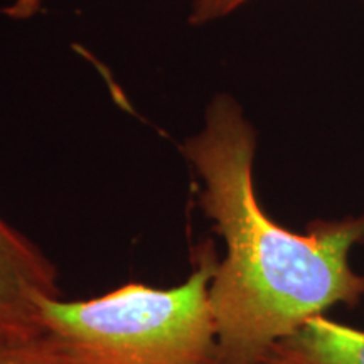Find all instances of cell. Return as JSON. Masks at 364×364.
Segmentation results:
<instances>
[{"label":"cell","instance_id":"3957f363","mask_svg":"<svg viewBox=\"0 0 364 364\" xmlns=\"http://www.w3.org/2000/svg\"><path fill=\"white\" fill-rule=\"evenodd\" d=\"M59 297L58 268L0 218V346L44 338L41 302Z\"/></svg>","mask_w":364,"mask_h":364},{"label":"cell","instance_id":"7a4b0ae2","mask_svg":"<svg viewBox=\"0 0 364 364\" xmlns=\"http://www.w3.org/2000/svg\"><path fill=\"white\" fill-rule=\"evenodd\" d=\"M198 255L172 289L130 282L97 299L43 300L46 338L80 364H216L209 285L220 260L209 243Z\"/></svg>","mask_w":364,"mask_h":364},{"label":"cell","instance_id":"5b68a950","mask_svg":"<svg viewBox=\"0 0 364 364\" xmlns=\"http://www.w3.org/2000/svg\"><path fill=\"white\" fill-rule=\"evenodd\" d=\"M0 364H80L49 338L0 346Z\"/></svg>","mask_w":364,"mask_h":364},{"label":"cell","instance_id":"277c9868","mask_svg":"<svg viewBox=\"0 0 364 364\" xmlns=\"http://www.w3.org/2000/svg\"><path fill=\"white\" fill-rule=\"evenodd\" d=\"M260 364H364V331L314 316L277 341Z\"/></svg>","mask_w":364,"mask_h":364},{"label":"cell","instance_id":"52a82bcc","mask_svg":"<svg viewBox=\"0 0 364 364\" xmlns=\"http://www.w3.org/2000/svg\"><path fill=\"white\" fill-rule=\"evenodd\" d=\"M41 4H43V0H12V4L4 11V14L11 19L24 21L39 12Z\"/></svg>","mask_w":364,"mask_h":364},{"label":"cell","instance_id":"8992f818","mask_svg":"<svg viewBox=\"0 0 364 364\" xmlns=\"http://www.w3.org/2000/svg\"><path fill=\"white\" fill-rule=\"evenodd\" d=\"M247 2L250 0H194L189 22L193 26H204L208 22L230 16L231 12L243 7Z\"/></svg>","mask_w":364,"mask_h":364},{"label":"cell","instance_id":"6da1fadb","mask_svg":"<svg viewBox=\"0 0 364 364\" xmlns=\"http://www.w3.org/2000/svg\"><path fill=\"white\" fill-rule=\"evenodd\" d=\"M182 152L203 182L199 206L226 245L209 285L216 364H260L277 341L331 307L358 306L364 277L349 255L364 245V213L316 220L299 235L263 211L253 181L257 132L220 93Z\"/></svg>","mask_w":364,"mask_h":364}]
</instances>
